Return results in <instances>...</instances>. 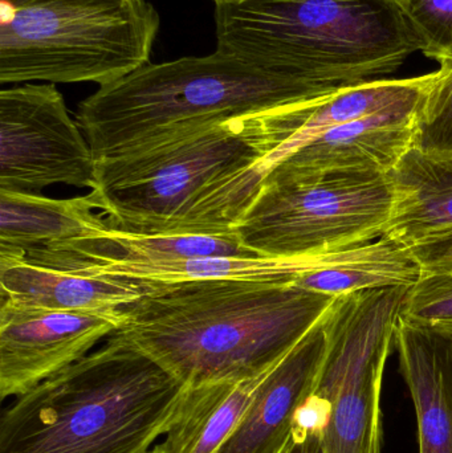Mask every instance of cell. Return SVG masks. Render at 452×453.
<instances>
[{
    "label": "cell",
    "instance_id": "1",
    "mask_svg": "<svg viewBox=\"0 0 452 453\" xmlns=\"http://www.w3.org/2000/svg\"><path fill=\"white\" fill-rule=\"evenodd\" d=\"M150 284L116 333L188 388L263 377L339 298L264 280Z\"/></svg>",
    "mask_w": 452,
    "mask_h": 453
},
{
    "label": "cell",
    "instance_id": "2",
    "mask_svg": "<svg viewBox=\"0 0 452 453\" xmlns=\"http://www.w3.org/2000/svg\"><path fill=\"white\" fill-rule=\"evenodd\" d=\"M186 390L113 333L4 410L0 453H148L166 435Z\"/></svg>",
    "mask_w": 452,
    "mask_h": 453
},
{
    "label": "cell",
    "instance_id": "3",
    "mask_svg": "<svg viewBox=\"0 0 452 453\" xmlns=\"http://www.w3.org/2000/svg\"><path fill=\"white\" fill-rule=\"evenodd\" d=\"M217 50L326 93L389 79L424 42L398 0L215 4Z\"/></svg>",
    "mask_w": 452,
    "mask_h": 453
},
{
    "label": "cell",
    "instance_id": "4",
    "mask_svg": "<svg viewBox=\"0 0 452 453\" xmlns=\"http://www.w3.org/2000/svg\"><path fill=\"white\" fill-rule=\"evenodd\" d=\"M331 95L217 50L202 58L149 63L98 88L80 104L76 121L98 164L211 125Z\"/></svg>",
    "mask_w": 452,
    "mask_h": 453
},
{
    "label": "cell",
    "instance_id": "5",
    "mask_svg": "<svg viewBox=\"0 0 452 453\" xmlns=\"http://www.w3.org/2000/svg\"><path fill=\"white\" fill-rule=\"evenodd\" d=\"M265 113L98 162L90 194L109 228L133 234L235 232L223 217L220 196L236 175L272 153Z\"/></svg>",
    "mask_w": 452,
    "mask_h": 453
},
{
    "label": "cell",
    "instance_id": "6",
    "mask_svg": "<svg viewBox=\"0 0 452 453\" xmlns=\"http://www.w3.org/2000/svg\"><path fill=\"white\" fill-rule=\"evenodd\" d=\"M159 27L148 0H0V84L105 87L150 63Z\"/></svg>",
    "mask_w": 452,
    "mask_h": 453
},
{
    "label": "cell",
    "instance_id": "7",
    "mask_svg": "<svg viewBox=\"0 0 452 453\" xmlns=\"http://www.w3.org/2000/svg\"><path fill=\"white\" fill-rule=\"evenodd\" d=\"M402 306L400 290L381 288L341 296L326 314L323 366L295 420L320 430L323 453H381L382 382Z\"/></svg>",
    "mask_w": 452,
    "mask_h": 453
},
{
    "label": "cell",
    "instance_id": "8",
    "mask_svg": "<svg viewBox=\"0 0 452 453\" xmlns=\"http://www.w3.org/2000/svg\"><path fill=\"white\" fill-rule=\"evenodd\" d=\"M392 203L389 175L264 180L235 232L260 256L336 252L379 239L389 223Z\"/></svg>",
    "mask_w": 452,
    "mask_h": 453
},
{
    "label": "cell",
    "instance_id": "9",
    "mask_svg": "<svg viewBox=\"0 0 452 453\" xmlns=\"http://www.w3.org/2000/svg\"><path fill=\"white\" fill-rule=\"evenodd\" d=\"M97 161L55 84L0 92V190L40 194L55 185L95 188Z\"/></svg>",
    "mask_w": 452,
    "mask_h": 453
},
{
    "label": "cell",
    "instance_id": "10",
    "mask_svg": "<svg viewBox=\"0 0 452 453\" xmlns=\"http://www.w3.org/2000/svg\"><path fill=\"white\" fill-rule=\"evenodd\" d=\"M124 322L122 309L50 311L2 300L0 398H18L76 364Z\"/></svg>",
    "mask_w": 452,
    "mask_h": 453
},
{
    "label": "cell",
    "instance_id": "11",
    "mask_svg": "<svg viewBox=\"0 0 452 453\" xmlns=\"http://www.w3.org/2000/svg\"><path fill=\"white\" fill-rule=\"evenodd\" d=\"M419 109L373 114L328 130L279 162L264 180L332 174L387 175L414 145Z\"/></svg>",
    "mask_w": 452,
    "mask_h": 453
},
{
    "label": "cell",
    "instance_id": "12",
    "mask_svg": "<svg viewBox=\"0 0 452 453\" xmlns=\"http://www.w3.org/2000/svg\"><path fill=\"white\" fill-rule=\"evenodd\" d=\"M438 77L440 69L409 79L373 80L318 100L270 111L268 124L276 150L257 164L260 170L267 175L279 162L340 125L387 111H418Z\"/></svg>",
    "mask_w": 452,
    "mask_h": 453
},
{
    "label": "cell",
    "instance_id": "13",
    "mask_svg": "<svg viewBox=\"0 0 452 453\" xmlns=\"http://www.w3.org/2000/svg\"><path fill=\"white\" fill-rule=\"evenodd\" d=\"M326 314L262 378L243 419L218 453H279L288 443L323 366Z\"/></svg>",
    "mask_w": 452,
    "mask_h": 453
},
{
    "label": "cell",
    "instance_id": "14",
    "mask_svg": "<svg viewBox=\"0 0 452 453\" xmlns=\"http://www.w3.org/2000/svg\"><path fill=\"white\" fill-rule=\"evenodd\" d=\"M395 349L416 410L419 453H452V338L401 316Z\"/></svg>",
    "mask_w": 452,
    "mask_h": 453
},
{
    "label": "cell",
    "instance_id": "15",
    "mask_svg": "<svg viewBox=\"0 0 452 453\" xmlns=\"http://www.w3.org/2000/svg\"><path fill=\"white\" fill-rule=\"evenodd\" d=\"M150 282L88 276L37 265L21 256L0 255V300L50 311H119L140 300Z\"/></svg>",
    "mask_w": 452,
    "mask_h": 453
},
{
    "label": "cell",
    "instance_id": "16",
    "mask_svg": "<svg viewBox=\"0 0 452 453\" xmlns=\"http://www.w3.org/2000/svg\"><path fill=\"white\" fill-rule=\"evenodd\" d=\"M387 175L392 212L381 237L408 248L452 229V151L411 146Z\"/></svg>",
    "mask_w": 452,
    "mask_h": 453
},
{
    "label": "cell",
    "instance_id": "17",
    "mask_svg": "<svg viewBox=\"0 0 452 453\" xmlns=\"http://www.w3.org/2000/svg\"><path fill=\"white\" fill-rule=\"evenodd\" d=\"M92 194L52 199L0 190V255L24 256L42 248L89 242L108 231Z\"/></svg>",
    "mask_w": 452,
    "mask_h": 453
},
{
    "label": "cell",
    "instance_id": "18",
    "mask_svg": "<svg viewBox=\"0 0 452 453\" xmlns=\"http://www.w3.org/2000/svg\"><path fill=\"white\" fill-rule=\"evenodd\" d=\"M331 253L292 257L209 256L174 261H126L100 257L73 273L122 277L158 284L210 280H264L296 284L303 277L320 269L328 261Z\"/></svg>",
    "mask_w": 452,
    "mask_h": 453
},
{
    "label": "cell",
    "instance_id": "19",
    "mask_svg": "<svg viewBox=\"0 0 452 453\" xmlns=\"http://www.w3.org/2000/svg\"><path fill=\"white\" fill-rule=\"evenodd\" d=\"M263 377L188 386L166 439L159 446L166 453L219 452L243 419Z\"/></svg>",
    "mask_w": 452,
    "mask_h": 453
},
{
    "label": "cell",
    "instance_id": "20",
    "mask_svg": "<svg viewBox=\"0 0 452 453\" xmlns=\"http://www.w3.org/2000/svg\"><path fill=\"white\" fill-rule=\"evenodd\" d=\"M209 256H257L231 234H133L109 228L96 237L69 265L77 272L95 258L126 261H174ZM260 256V255H259Z\"/></svg>",
    "mask_w": 452,
    "mask_h": 453
},
{
    "label": "cell",
    "instance_id": "21",
    "mask_svg": "<svg viewBox=\"0 0 452 453\" xmlns=\"http://www.w3.org/2000/svg\"><path fill=\"white\" fill-rule=\"evenodd\" d=\"M402 317L452 338V268L421 273L409 287Z\"/></svg>",
    "mask_w": 452,
    "mask_h": 453
},
{
    "label": "cell",
    "instance_id": "22",
    "mask_svg": "<svg viewBox=\"0 0 452 453\" xmlns=\"http://www.w3.org/2000/svg\"><path fill=\"white\" fill-rule=\"evenodd\" d=\"M440 64V77L417 116L413 146L452 151V58Z\"/></svg>",
    "mask_w": 452,
    "mask_h": 453
},
{
    "label": "cell",
    "instance_id": "23",
    "mask_svg": "<svg viewBox=\"0 0 452 453\" xmlns=\"http://www.w3.org/2000/svg\"><path fill=\"white\" fill-rule=\"evenodd\" d=\"M424 42L426 58H452V0H398Z\"/></svg>",
    "mask_w": 452,
    "mask_h": 453
},
{
    "label": "cell",
    "instance_id": "24",
    "mask_svg": "<svg viewBox=\"0 0 452 453\" xmlns=\"http://www.w3.org/2000/svg\"><path fill=\"white\" fill-rule=\"evenodd\" d=\"M421 273L452 268V229L406 248Z\"/></svg>",
    "mask_w": 452,
    "mask_h": 453
},
{
    "label": "cell",
    "instance_id": "25",
    "mask_svg": "<svg viewBox=\"0 0 452 453\" xmlns=\"http://www.w3.org/2000/svg\"><path fill=\"white\" fill-rule=\"evenodd\" d=\"M279 453H323L320 430L316 428H294L291 439Z\"/></svg>",
    "mask_w": 452,
    "mask_h": 453
},
{
    "label": "cell",
    "instance_id": "26",
    "mask_svg": "<svg viewBox=\"0 0 452 453\" xmlns=\"http://www.w3.org/2000/svg\"><path fill=\"white\" fill-rule=\"evenodd\" d=\"M148 453H166V452H165L164 449H162L161 446H157V447H154V449H151V451H149Z\"/></svg>",
    "mask_w": 452,
    "mask_h": 453
},
{
    "label": "cell",
    "instance_id": "27",
    "mask_svg": "<svg viewBox=\"0 0 452 453\" xmlns=\"http://www.w3.org/2000/svg\"><path fill=\"white\" fill-rule=\"evenodd\" d=\"M226 2H238V0H214L215 4H217V3H226Z\"/></svg>",
    "mask_w": 452,
    "mask_h": 453
}]
</instances>
